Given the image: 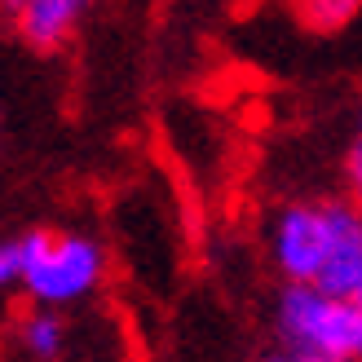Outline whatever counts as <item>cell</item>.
<instances>
[{"mask_svg": "<svg viewBox=\"0 0 362 362\" xmlns=\"http://www.w3.org/2000/svg\"><path fill=\"white\" fill-rule=\"evenodd\" d=\"M18 247V287L31 305H76L98 292L106 274V252L88 234H62V230H23L13 234Z\"/></svg>", "mask_w": 362, "mask_h": 362, "instance_id": "2", "label": "cell"}, {"mask_svg": "<svg viewBox=\"0 0 362 362\" xmlns=\"http://www.w3.org/2000/svg\"><path fill=\"white\" fill-rule=\"evenodd\" d=\"M279 340L296 362H362V300L314 283H287L279 296Z\"/></svg>", "mask_w": 362, "mask_h": 362, "instance_id": "3", "label": "cell"}, {"mask_svg": "<svg viewBox=\"0 0 362 362\" xmlns=\"http://www.w3.org/2000/svg\"><path fill=\"white\" fill-rule=\"evenodd\" d=\"M261 362H296V358H292V354L283 349V354H269V358H261Z\"/></svg>", "mask_w": 362, "mask_h": 362, "instance_id": "8", "label": "cell"}, {"mask_svg": "<svg viewBox=\"0 0 362 362\" xmlns=\"http://www.w3.org/2000/svg\"><path fill=\"white\" fill-rule=\"evenodd\" d=\"M345 181H349L354 204H362V119H358V133H354L349 155H345Z\"/></svg>", "mask_w": 362, "mask_h": 362, "instance_id": "7", "label": "cell"}, {"mask_svg": "<svg viewBox=\"0 0 362 362\" xmlns=\"http://www.w3.org/2000/svg\"><path fill=\"white\" fill-rule=\"evenodd\" d=\"M18 345H23V354L35 358V362H53L66 345L62 318L53 314L49 305H31V310L18 318Z\"/></svg>", "mask_w": 362, "mask_h": 362, "instance_id": "5", "label": "cell"}, {"mask_svg": "<svg viewBox=\"0 0 362 362\" xmlns=\"http://www.w3.org/2000/svg\"><path fill=\"white\" fill-rule=\"evenodd\" d=\"M269 257L287 283H314L332 296L358 300L362 274V204H292L274 216Z\"/></svg>", "mask_w": 362, "mask_h": 362, "instance_id": "1", "label": "cell"}, {"mask_svg": "<svg viewBox=\"0 0 362 362\" xmlns=\"http://www.w3.org/2000/svg\"><path fill=\"white\" fill-rule=\"evenodd\" d=\"M80 5L84 0H9L13 13V31L18 40L35 53L58 49L80 23Z\"/></svg>", "mask_w": 362, "mask_h": 362, "instance_id": "4", "label": "cell"}, {"mask_svg": "<svg viewBox=\"0 0 362 362\" xmlns=\"http://www.w3.org/2000/svg\"><path fill=\"white\" fill-rule=\"evenodd\" d=\"M358 300H362V274H358Z\"/></svg>", "mask_w": 362, "mask_h": 362, "instance_id": "9", "label": "cell"}, {"mask_svg": "<svg viewBox=\"0 0 362 362\" xmlns=\"http://www.w3.org/2000/svg\"><path fill=\"white\" fill-rule=\"evenodd\" d=\"M292 9L310 31H340L362 9V0H292Z\"/></svg>", "mask_w": 362, "mask_h": 362, "instance_id": "6", "label": "cell"}]
</instances>
